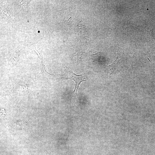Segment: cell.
I'll list each match as a JSON object with an SVG mask.
<instances>
[{
	"mask_svg": "<svg viewBox=\"0 0 155 155\" xmlns=\"http://www.w3.org/2000/svg\"><path fill=\"white\" fill-rule=\"evenodd\" d=\"M57 75L61 78L70 79L73 80L75 83V88L73 92H75V96L77 94L78 88L80 83L83 81H86L84 74L77 75L74 73L68 68L65 69V73L63 74H58Z\"/></svg>",
	"mask_w": 155,
	"mask_h": 155,
	"instance_id": "obj_1",
	"label": "cell"
},
{
	"mask_svg": "<svg viewBox=\"0 0 155 155\" xmlns=\"http://www.w3.org/2000/svg\"><path fill=\"white\" fill-rule=\"evenodd\" d=\"M116 48L117 57L116 60L111 65L105 66L109 78H111L116 71L117 68L120 63L119 61L121 59L123 54L121 49L119 46Z\"/></svg>",
	"mask_w": 155,
	"mask_h": 155,
	"instance_id": "obj_2",
	"label": "cell"
},
{
	"mask_svg": "<svg viewBox=\"0 0 155 155\" xmlns=\"http://www.w3.org/2000/svg\"><path fill=\"white\" fill-rule=\"evenodd\" d=\"M152 36L153 38L155 39V27H154L152 30Z\"/></svg>",
	"mask_w": 155,
	"mask_h": 155,
	"instance_id": "obj_3",
	"label": "cell"
}]
</instances>
